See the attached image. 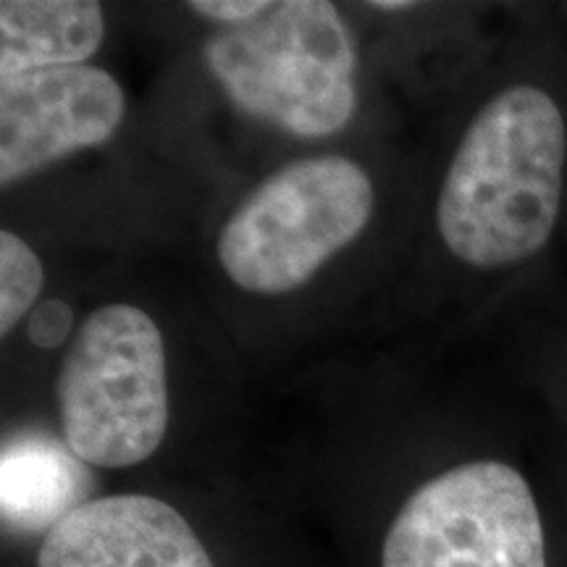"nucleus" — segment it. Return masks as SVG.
<instances>
[{"label":"nucleus","instance_id":"f257e3e1","mask_svg":"<svg viewBox=\"0 0 567 567\" xmlns=\"http://www.w3.org/2000/svg\"><path fill=\"white\" fill-rule=\"evenodd\" d=\"M563 111L530 84L502 90L460 140L436 203L444 245L467 266L520 264L549 243L563 200Z\"/></svg>","mask_w":567,"mask_h":567},{"label":"nucleus","instance_id":"f03ea898","mask_svg":"<svg viewBox=\"0 0 567 567\" xmlns=\"http://www.w3.org/2000/svg\"><path fill=\"white\" fill-rule=\"evenodd\" d=\"M203 59L239 111L295 137H329L358 105L350 30L326 0L268 3L213 34Z\"/></svg>","mask_w":567,"mask_h":567},{"label":"nucleus","instance_id":"7ed1b4c3","mask_svg":"<svg viewBox=\"0 0 567 567\" xmlns=\"http://www.w3.org/2000/svg\"><path fill=\"white\" fill-rule=\"evenodd\" d=\"M66 450L95 467H130L168 429L166 350L158 326L134 305H105L76 329L55 381Z\"/></svg>","mask_w":567,"mask_h":567},{"label":"nucleus","instance_id":"20e7f679","mask_svg":"<svg viewBox=\"0 0 567 567\" xmlns=\"http://www.w3.org/2000/svg\"><path fill=\"white\" fill-rule=\"evenodd\" d=\"M371 216L373 184L358 163L342 155L295 161L237 205L218 234V264L245 292H292Z\"/></svg>","mask_w":567,"mask_h":567},{"label":"nucleus","instance_id":"39448f33","mask_svg":"<svg viewBox=\"0 0 567 567\" xmlns=\"http://www.w3.org/2000/svg\"><path fill=\"white\" fill-rule=\"evenodd\" d=\"M381 567H547L528 481L496 460L425 481L389 526Z\"/></svg>","mask_w":567,"mask_h":567},{"label":"nucleus","instance_id":"423d86ee","mask_svg":"<svg viewBox=\"0 0 567 567\" xmlns=\"http://www.w3.org/2000/svg\"><path fill=\"white\" fill-rule=\"evenodd\" d=\"M124 109L118 82L87 63L0 80V184L103 145L116 134Z\"/></svg>","mask_w":567,"mask_h":567},{"label":"nucleus","instance_id":"0eeeda50","mask_svg":"<svg viewBox=\"0 0 567 567\" xmlns=\"http://www.w3.org/2000/svg\"><path fill=\"white\" fill-rule=\"evenodd\" d=\"M38 567H213L200 536L145 494L87 499L48 530Z\"/></svg>","mask_w":567,"mask_h":567},{"label":"nucleus","instance_id":"6e6552de","mask_svg":"<svg viewBox=\"0 0 567 567\" xmlns=\"http://www.w3.org/2000/svg\"><path fill=\"white\" fill-rule=\"evenodd\" d=\"M103 11L90 0H3L0 80L27 71L80 66L101 48Z\"/></svg>","mask_w":567,"mask_h":567},{"label":"nucleus","instance_id":"1a4fd4ad","mask_svg":"<svg viewBox=\"0 0 567 567\" xmlns=\"http://www.w3.org/2000/svg\"><path fill=\"white\" fill-rule=\"evenodd\" d=\"M84 471L59 446L13 444L3 452V517L21 530H51L76 509Z\"/></svg>","mask_w":567,"mask_h":567},{"label":"nucleus","instance_id":"9d476101","mask_svg":"<svg viewBox=\"0 0 567 567\" xmlns=\"http://www.w3.org/2000/svg\"><path fill=\"white\" fill-rule=\"evenodd\" d=\"M45 284L40 258L17 234H0V334H9L21 318L38 308Z\"/></svg>","mask_w":567,"mask_h":567},{"label":"nucleus","instance_id":"9b49d317","mask_svg":"<svg viewBox=\"0 0 567 567\" xmlns=\"http://www.w3.org/2000/svg\"><path fill=\"white\" fill-rule=\"evenodd\" d=\"M74 331V313L63 300H45L32 310L27 323V337L40 350H55Z\"/></svg>","mask_w":567,"mask_h":567},{"label":"nucleus","instance_id":"f8f14e48","mask_svg":"<svg viewBox=\"0 0 567 567\" xmlns=\"http://www.w3.org/2000/svg\"><path fill=\"white\" fill-rule=\"evenodd\" d=\"M266 6L264 0H197V3H189V9L205 19L221 21L224 27H234L255 19Z\"/></svg>","mask_w":567,"mask_h":567},{"label":"nucleus","instance_id":"ddd939ff","mask_svg":"<svg viewBox=\"0 0 567 567\" xmlns=\"http://www.w3.org/2000/svg\"><path fill=\"white\" fill-rule=\"evenodd\" d=\"M415 3H410V0H373L371 9L375 11H408L413 9Z\"/></svg>","mask_w":567,"mask_h":567}]
</instances>
